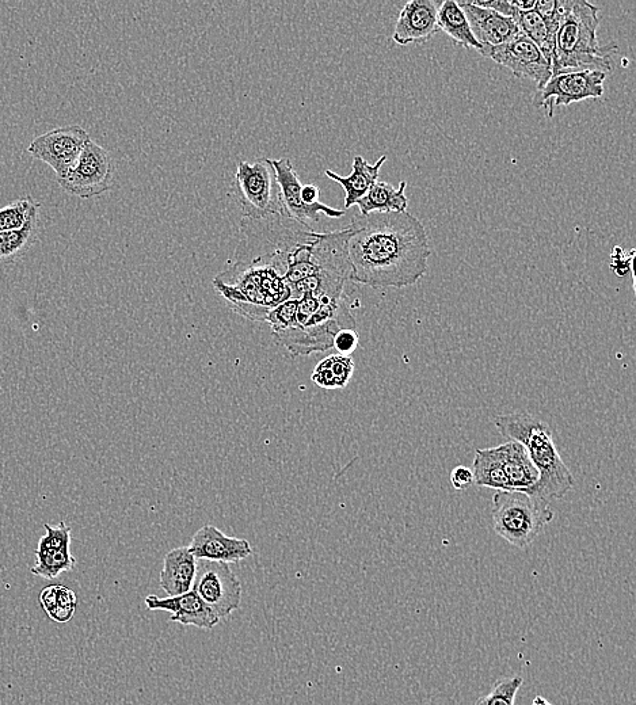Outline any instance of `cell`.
<instances>
[{
  "label": "cell",
  "mask_w": 636,
  "mask_h": 705,
  "mask_svg": "<svg viewBox=\"0 0 636 705\" xmlns=\"http://www.w3.org/2000/svg\"><path fill=\"white\" fill-rule=\"evenodd\" d=\"M348 227L350 280L376 289L406 288L428 272V232L410 213L360 215Z\"/></svg>",
  "instance_id": "cell-1"
},
{
  "label": "cell",
  "mask_w": 636,
  "mask_h": 705,
  "mask_svg": "<svg viewBox=\"0 0 636 705\" xmlns=\"http://www.w3.org/2000/svg\"><path fill=\"white\" fill-rule=\"evenodd\" d=\"M226 272L217 274L213 287L238 314L264 322L266 315L291 299L283 266L264 259H232Z\"/></svg>",
  "instance_id": "cell-2"
},
{
  "label": "cell",
  "mask_w": 636,
  "mask_h": 705,
  "mask_svg": "<svg viewBox=\"0 0 636 705\" xmlns=\"http://www.w3.org/2000/svg\"><path fill=\"white\" fill-rule=\"evenodd\" d=\"M494 423L502 436L523 445L539 472L538 483L527 494L546 505L566 497L574 487V476L558 452L547 423L523 413L497 415Z\"/></svg>",
  "instance_id": "cell-3"
},
{
  "label": "cell",
  "mask_w": 636,
  "mask_h": 705,
  "mask_svg": "<svg viewBox=\"0 0 636 705\" xmlns=\"http://www.w3.org/2000/svg\"><path fill=\"white\" fill-rule=\"evenodd\" d=\"M599 7L586 0H573L570 13L563 19L554 38L552 75L577 71H611L615 44L601 45L597 38Z\"/></svg>",
  "instance_id": "cell-4"
},
{
  "label": "cell",
  "mask_w": 636,
  "mask_h": 705,
  "mask_svg": "<svg viewBox=\"0 0 636 705\" xmlns=\"http://www.w3.org/2000/svg\"><path fill=\"white\" fill-rule=\"evenodd\" d=\"M491 516L494 532L510 546L525 550L554 520L555 513L550 505L523 491H497Z\"/></svg>",
  "instance_id": "cell-5"
},
{
  "label": "cell",
  "mask_w": 636,
  "mask_h": 705,
  "mask_svg": "<svg viewBox=\"0 0 636 705\" xmlns=\"http://www.w3.org/2000/svg\"><path fill=\"white\" fill-rule=\"evenodd\" d=\"M235 182L243 217L262 219L270 215H284L276 173L269 159L239 162Z\"/></svg>",
  "instance_id": "cell-6"
},
{
  "label": "cell",
  "mask_w": 636,
  "mask_h": 705,
  "mask_svg": "<svg viewBox=\"0 0 636 705\" xmlns=\"http://www.w3.org/2000/svg\"><path fill=\"white\" fill-rule=\"evenodd\" d=\"M113 174L112 156L104 147L90 140L70 173L62 179H57V182L72 196L91 198L101 196L112 189Z\"/></svg>",
  "instance_id": "cell-7"
},
{
  "label": "cell",
  "mask_w": 636,
  "mask_h": 705,
  "mask_svg": "<svg viewBox=\"0 0 636 705\" xmlns=\"http://www.w3.org/2000/svg\"><path fill=\"white\" fill-rule=\"evenodd\" d=\"M192 590L219 619H226L241 607L242 583L227 563L201 560Z\"/></svg>",
  "instance_id": "cell-8"
},
{
  "label": "cell",
  "mask_w": 636,
  "mask_h": 705,
  "mask_svg": "<svg viewBox=\"0 0 636 705\" xmlns=\"http://www.w3.org/2000/svg\"><path fill=\"white\" fill-rule=\"evenodd\" d=\"M91 137L78 125L53 129L36 137L30 143L28 152L33 158L47 163L55 171L57 179L66 177L78 162Z\"/></svg>",
  "instance_id": "cell-9"
},
{
  "label": "cell",
  "mask_w": 636,
  "mask_h": 705,
  "mask_svg": "<svg viewBox=\"0 0 636 705\" xmlns=\"http://www.w3.org/2000/svg\"><path fill=\"white\" fill-rule=\"evenodd\" d=\"M607 72L577 71L552 75L546 86L540 90L539 106L547 109V116H554L559 106H569L586 99L603 97Z\"/></svg>",
  "instance_id": "cell-10"
},
{
  "label": "cell",
  "mask_w": 636,
  "mask_h": 705,
  "mask_svg": "<svg viewBox=\"0 0 636 705\" xmlns=\"http://www.w3.org/2000/svg\"><path fill=\"white\" fill-rule=\"evenodd\" d=\"M481 53L483 56L490 57L495 63L508 68L517 78L533 80L539 90H542L551 79V63L523 33L517 34L500 47L482 49Z\"/></svg>",
  "instance_id": "cell-11"
},
{
  "label": "cell",
  "mask_w": 636,
  "mask_h": 705,
  "mask_svg": "<svg viewBox=\"0 0 636 705\" xmlns=\"http://www.w3.org/2000/svg\"><path fill=\"white\" fill-rule=\"evenodd\" d=\"M276 179L278 188H280L281 205H283L284 216L288 219L302 224L304 227H310V223L319 221V215L323 213L330 219H340L345 216V211L334 209L329 205L321 203L308 205L302 200L303 184L297 175L295 167H293L291 159H269Z\"/></svg>",
  "instance_id": "cell-12"
},
{
  "label": "cell",
  "mask_w": 636,
  "mask_h": 705,
  "mask_svg": "<svg viewBox=\"0 0 636 705\" xmlns=\"http://www.w3.org/2000/svg\"><path fill=\"white\" fill-rule=\"evenodd\" d=\"M441 3L436 0H411L403 7L396 21L394 41L398 45L424 44L439 33L437 13Z\"/></svg>",
  "instance_id": "cell-13"
},
{
  "label": "cell",
  "mask_w": 636,
  "mask_h": 705,
  "mask_svg": "<svg viewBox=\"0 0 636 705\" xmlns=\"http://www.w3.org/2000/svg\"><path fill=\"white\" fill-rule=\"evenodd\" d=\"M189 550L197 560L227 564L242 562L253 554L249 541L224 535L213 525H204L194 533Z\"/></svg>",
  "instance_id": "cell-14"
},
{
  "label": "cell",
  "mask_w": 636,
  "mask_h": 705,
  "mask_svg": "<svg viewBox=\"0 0 636 705\" xmlns=\"http://www.w3.org/2000/svg\"><path fill=\"white\" fill-rule=\"evenodd\" d=\"M146 605L150 611L171 613L170 620L182 626H194L200 630H212L219 624V617L193 590L177 597L148 596Z\"/></svg>",
  "instance_id": "cell-15"
},
{
  "label": "cell",
  "mask_w": 636,
  "mask_h": 705,
  "mask_svg": "<svg viewBox=\"0 0 636 705\" xmlns=\"http://www.w3.org/2000/svg\"><path fill=\"white\" fill-rule=\"evenodd\" d=\"M464 11L475 40L482 49L500 47L520 33L514 19L504 17L495 11L481 9L470 2H457Z\"/></svg>",
  "instance_id": "cell-16"
},
{
  "label": "cell",
  "mask_w": 636,
  "mask_h": 705,
  "mask_svg": "<svg viewBox=\"0 0 636 705\" xmlns=\"http://www.w3.org/2000/svg\"><path fill=\"white\" fill-rule=\"evenodd\" d=\"M197 573V559L194 558L189 547L174 548L167 552L163 560L161 573V588L169 597L181 596L193 589L194 578Z\"/></svg>",
  "instance_id": "cell-17"
},
{
  "label": "cell",
  "mask_w": 636,
  "mask_h": 705,
  "mask_svg": "<svg viewBox=\"0 0 636 705\" xmlns=\"http://www.w3.org/2000/svg\"><path fill=\"white\" fill-rule=\"evenodd\" d=\"M386 160L387 156L383 155L382 158L377 160L375 165H369L363 156H354L353 170L348 177H341L340 174L334 173V171L326 170L325 174L327 177L338 182L344 188L346 209L352 208L353 205L359 203L361 198L369 192V189L376 184L380 169H382Z\"/></svg>",
  "instance_id": "cell-18"
},
{
  "label": "cell",
  "mask_w": 636,
  "mask_h": 705,
  "mask_svg": "<svg viewBox=\"0 0 636 705\" xmlns=\"http://www.w3.org/2000/svg\"><path fill=\"white\" fill-rule=\"evenodd\" d=\"M510 491L528 493L538 483L539 472L533 466L520 442L509 441L498 445Z\"/></svg>",
  "instance_id": "cell-19"
},
{
  "label": "cell",
  "mask_w": 636,
  "mask_h": 705,
  "mask_svg": "<svg viewBox=\"0 0 636 705\" xmlns=\"http://www.w3.org/2000/svg\"><path fill=\"white\" fill-rule=\"evenodd\" d=\"M406 188L405 181L401 182L398 189L386 182L377 181L356 204L360 208L361 216L371 215V213L406 212L409 205L405 194Z\"/></svg>",
  "instance_id": "cell-20"
},
{
  "label": "cell",
  "mask_w": 636,
  "mask_h": 705,
  "mask_svg": "<svg viewBox=\"0 0 636 705\" xmlns=\"http://www.w3.org/2000/svg\"><path fill=\"white\" fill-rule=\"evenodd\" d=\"M472 467L474 485L495 491H510L498 447L476 449Z\"/></svg>",
  "instance_id": "cell-21"
},
{
  "label": "cell",
  "mask_w": 636,
  "mask_h": 705,
  "mask_svg": "<svg viewBox=\"0 0 636 705\" xmlns=\"http://www.w3.org/2000/svg\"><path fill=\"white\" fill-rule=\"evenodd\" d=\"M437 25H439V30L448 34L455 43L463 45L464 48L482 51V45L475 40L474 34L471 32L466 14L455 0H445L441 3L439 13H437Z\"/></svg>",
  "instance_id": "cell-22"
},
{
  "label": "cell",
  "mask_w": 636,
  "mask_h": 705,
  "mask_svg": "<svg viewBox=\"0 0 636 705\" xmlns=\"http://www.w3.org/2000/svg\"><path fill=\"white\" fill-rule=\"evenodd\" d=\"M353 373L352 357L331 354L316 365L311 380L325 390H344L352 380Z\"/></svg>",
  "instance_id": "cell-23"
},
{
  "label": "cell",
  "mask_w": 636,
  "mask_h": 705,
  "mask_svg": "<svg viewBox=\"0 0 636 705\" xmlns=\"http://www.w3.org/2000/svg\"><path fill=\"white\" fill-rule=\"evenodd\" d=\"M38 235V213L30 217L21 230L0 232V266L14 264L24 257L36 242Z\"/></svg>",
  "instance_id": "cell-24"
},
{
  "label": "cell",
  "mask_w": 636,
  "mask_h": 705,
  "mask_svg": "<svg viewBox=\"0 0 636 705\" xmlns=\"http://www.w3.org/2000/svg\"><path fill=\"white\" fill-rule=\"evenodd\" d=\"M517 28L520 33L528 37L533 44L542 51L544 57L551 63L552 53H554V38L555 34L551 32L546 24V21L535 10L533 11H517L514 17Z\"/></svg>",
  "instance_id": "cell-25"
},
{
  "label": "cell",
  "mask_w": 636,
  "mask_h": 705,
  "mask_svg": "<svg viewBox=\"0 0 636 705\" xmlns=\"http://www.w3.org/2000/svg\"><path fill=\"white\" fill-rule=\"evenodd\" d=\"M40 602L44 611L56 623H68L78 607V598H76L75 592L62 585L45 588L40 594Z\"/></svg>",
  "instance_id": "cell-26"
},
{
  "label": "cell",
  "mask_w": 636,
  "mask_h": 705,
  "mask_svg": "<svg viewBox=\"0 0 636 705\" xmlns=\"http://www.w3.org/2000/svg\"><path fill=\"white\" fill-rule=\"evenodd\" d=\"M37 563L32 567V574L44 579H56L63 573L74 570L76 559L71 554L70 548L41 554L36 552Z\"/></svg>",
  "instance_id": "cell-27"
},
{
  "label": "cell",
  "mask_w": 636,
  "mask_h": 705,
  "mask_svg": "<svg viewBox=\"0 0 636 705\" xmlns=\"http://www.w3.org/2000/svg\"><path fill=\"white\" fill-rule=\"evenodd\" d=\"M41 204L36 203L32 197L19 198L6 207L0 209V232L21 230L26 226L30 217L40 212Z\"/></svg>",
  "instance_id": "cell-28"
},
{
  "label": "cell",
  "mask_w": 636,
  "mask_h": 705,
  "mask_svg": "<svg viewBox=\"0 0 636 705\" xmlns=\"http://www.w3.org/2000/svg\"><path fill=\"white\" fill-rule=\"evenodd\" d=\"M523 684L524 680L521 677L502 678L495 682L493 691L479 697L475 705H514L517 693Z\"/></svg>",
  "instance_id": "cell-29"
},
{
  "label": "cell",
  "mask_w": 636,
  "mask_h": 705,
  "mask_svg": "<svg viewBox=\"0 0 636 705\" xmlns=\"http://www.w3.org/2000/svg\"><path fill=\"white\" fill-rule=\"evenodd\" d=\"M297 300L289 299L278 304L266 315L264 322L270 325L273 335L291 330L296 323Z\"/></svg>",
  "instance_id": "cell-30"
},
{
  "label": "cell",
  "mask_w": 636,
  "mask_h": 705,
  "mask_svg": "<svg viewBox=\"0 0 636 705\" xmlns=\"http://www.w3.org/2000/svg\"><path fill=\"white\" fill-rule=\"evenodd\" d=\"M44 528L47 529V535L41 537L40 541H38L36 552L49 554V552H56L71 547V528L67 527L66 522H60L57 527L44 524Z\"/></svg>",
  "instance_id": "cell-31"
},
{
  "label": "cell",
  "mask_w": 636,
  "mask_h": 705,
  "mask_svg": "<svg viewBox=\"0 0 636 705\" xmlns=\"http://www.w3.org/2000/svg\"><path fill=\"white\" fill-rule=\"evenodd\" d=\"M360 335L357 333L356 329H344L338 331L333 339V348L337 350V354L341 356H348L356 352L359 348Z\"/></svg>",
  "instance_id": "cell-32"
},
{
  "label": "cell",
  "mask_w": 636,
  "mask_h": 705,
  "mask_svg": "<svg viewBox=\"0 0 636 705\" xmlns=\"http://www.w3.org/2000/svg\"><path fill=\"white\" fill-rule=\"evenodd\" d=\"M471 5L476 7H481V9H487L495 11V13L504 15V17L512 18L516 17L517 10L514 9L512 3L506 2V0H491V2H470Z\"/></svg>",
  "instance_id": "cell-33"
},
{
  "label": "cell",
  "mask_w": 636,
  "mask_h": 705,
  "mask_svg": "<svg viewBox=\"0 0 636 705\" xmlns=\"http://www.w3.org/2000/svg\"><path fill=\"white\" fill-rule=\"evenodd\" d=\"M451 483L455 490L468 489V487L474 485L472 470L468 467L457 466L455 470L451 472Z\"/></svg>",
  "instance_id": "cell-34"
},
{
  "label": "cell",
  "mask_w": 636,
  "mask_h": 705,
  "mask_svg": "<svg viewBox=\"0 0 636 705\" xmlns=\"http://www.w3.org/2000/svg\"><path fill=\"white\" fill-rule=\"evenodd\" d=\"M319 190L318 186L315 185H303L302 188V200L308 205L319 203Z\"/></svg>",
  "instance_id": "cell-35"
},
{
  "label": "cell",
  "mask_w": 636,
  "mask_h": 705,
  "mask_svg": "<svg viewBox=\"0 0 636 705\" xmlns=\"http://www.w3.org/2000/svg\"><path fill=\"white\" fill-rule=\"evenodd\" d=\"M510 3H512L514 9L521 11V13L533 11L536 6V0H510Z\"/></svg>",
  "instance_id": "cell-36"
},
{
  "label": "cell",
  "mask_w": 636,
  "mask_h": 705,
  "mask_svg": "<svg viewBox=\"0 0 636 705\" xmlns=\"http://www.w3.org/2000/svg\"><path fill=\"white\" fill-rule=\"evenodd\" d=\"M532 705H552L550 701L544 699L543 696H536L532 701Z\"/></svg>",
  "instance_id": "cell-37"
}]
</instances>
